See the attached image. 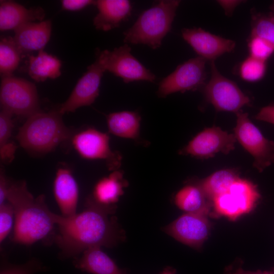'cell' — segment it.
Listing matches in <instances>:
<instances>
[{
	"mask_svg": "<svg viewBox=\"0 0 274 274\" xmlns=\"http://www.w3.org/2000/svg\"><path fill=\"white\" fill-rule=\"evenodd\" d=\"M182 36L198 56L211 62L226 53L231 52L235 46L233 41L211 33L201 28H183Z\"/></svg>",
	"mask_w": 274,
	"mask_h": 274,
	"instance_id": "15",
	"label": "cell"
},
{
	"mask_svg": "<svg viewBox=\"0 0 274 274\" xmlns=\"http://www.w3.org/2000/svg\"><path fill=\"white\" fill-rule=\"evenodd\" d=\"M235 114L234 134L236 141L253 157V166L262 172L274 163V142L263 135L250 120L247 113L240 110Z\"/></svg>",
	"mask_w": 274,
	"mask_h": 274,
	"instance_id": "6",
	"label": "cell"
},
{
	"mask_svg": "<svg viewBox=\"0 0 274 274\" xmlns=\"http://www.w3.org/2000/svg\"><path fill=\"white\" fill-rule=\"evenodd\" d=\"M13 114L2 110L0 113V147L9 142L14 126Z\"/></svg>",
	"mask_w": 274,
	"mask_h": 274,
	"instance_id": "32",
	"label": "cell"
},
{
	"mask_svg": "<svg viewBox=\"0 0 274 274\" xmlns=\"http://www.w3.org/2000/svg\"><path fill=\"white\" fill-rule=\"evenodd\" d=\"M180 2L160 1L143 11L132 26L124 32V42L146 45L153 49L160 47L171 29Z\"/></svg>",
	"mask_w": 274,
	"mask_h": 274,
	"instance_id": "4",
	"label": "cell"
},
{
	"mask_svg": "<svg viewBox=\"0 0 274 274\" xmlns=\"http://www.w3.org/2000/svg\"><path fill=\"white\" fill-rule=\"evenodd\" d=\"M45 12L40 7L27 9L12 1H1L0 30H16L21 26L36 20L41 21Z\"/></svg>",
	"mask_w": 274,
	"mask_h": 274,
	"instance_id": "19",
	"label": "cell"
},
{
	"mask_svg": "<svg viewBox=\"0 0 274 274\" xmlns=\"http://www.w3.org/2000/svg\"><path fill=\"white\" fill-rule=\"evenodd\" d=\"M141 118L136 112L123 111L110 113L107 116L109 131L124 139L140 141Z\"/></svg>",
	"mask_w": 274,
	"mask_h": 274,
	"instance_id": "22",
	"label": "cell"
},
{
	"mask_svg": "<svg viewBox=\"0 0 274 274\" xmlns=\"http://www.w3.org/2000/svg\"><path fill=\"white\" fill-rule=\"evenodd\" d=\"M14 39L3 38L0 42V73L3 77L12 76L17 68L21 57Z\"/></svg>",
	"mask_w": 274,
	"mask_h": 274,
	"instance_id": "26",
	"label": "cell"
},
{
	"mask_svg": "<svg viewBox=\"0 0 274 274\" xmlns=\"http://www.w3.org/2000/svg\"><path fill=\"white\" fill-rule=\"evenodd\" d=\"M53 193L60 215L67 218L77 213L79 187L68 168L60 167L57 169L53 182Z\"/></svg>",
	"mask_w": 274,
	"mask_h": 274,
	"instance_id": "16",
	"label": "cell"
},
{
	"mask_svg": "<svg viewBox=\"0 0 274 274\" xmlns=\"http://www.w3.org/2000/svg\"><path fill=\"white\" fill-rule=\"evenodd\" d=\"M10 185V181L7 178L2 169L0 173V205L7 200L8 192Z\"/></svg>",
	"mask_w": 274,
	"mask_h": 274,
	"instance_id": "36",
	"label": "cell"
},
{
	"mask_svg": "<svg viewBox=\"0 0 274 274\" xmlns=\"http://www.w3.org/2000/svg\"><path fill=\"white\" fill-rule=\"evenodd\" d=\"M176 205L188 213H198L208 216L211 203L198 185H188L184 186L176 194Z\"/></svg>",
	"mask_w": 274,
	"mask_h": 274,
	"instance_id": "23",
	"label": "cell"
},
{
	"mask_svg": "<svg viewBox=\"0 0 274 274\" xmlns=\"http://www.w3.org/2000/svg\"><path fill=\"white\" fill-rule=\"evenodd\" d=\"M75 267L92 274H127L99 247L88 248L74 258Z\"/></svg>",
	"mask_w": 274,
	"mask_h": 274,
	"instance_id": "20",
	"label": "cell"
},
{
	"mask_svg": "<svg viewBox=\"0 0 274 274\" xmlns=\"http://www.w3.org/2000/svg\"><path fill=\"white\" fill-rule=\"evenodd\" d=\"M98 13L93 22L95 28L110 30L120 26L131 14L132 7L127 0H98L95 2Z\"/></svg>",
	"mask_w": 274,
	"mask_h": 274,
	"instance_id": "18",
	"label": "cell"
},
{
	"mask_svg": "<svg viewBox=\"0 0 274 274\" xmlns=\"http://www.w3.org/2000/svg\"><path fill=\"white\" fill-rule=\"evenodd\" d=\"M62 115L58 111H40L28 117L16 135L20 146L29 153L43 154L72 139L73 131L64 124Z\"/></svg>",
	"mask_w": 274,
	"mask_h": 274,
	"instance_id": "3",
	"label": "cell"
},
{
	"mask_svg": "<svg viewBox=\"0 0 274 274\" xmlns=\"http://www.w3.org/2000/svg\"><path fill=\"white\" fill-rule=\"evenodd\" d=\"M7 201L13 207L14 224L11 241L31 245L54 236V213L48 208L45 197H35L24 181L10 182Z\"/></svg>",
	"mask_w": 274,
	"mask_h": 274,
	"instance_id": "2",
	"label": "cell"
},
{
	"mask_svg": "<svg viewBox=\"0 0 274 274\" xmlns=\"http://www.w3.org/2000/svg\"><path fill=\"white\" fill-rule=\"evenodd\" d=\"M266 71L265 61L250 56L241 63L238 70L241 78L250 82H257L261 80L265 76Z\"/></svg>",
	"mask_w": 274,
	"mask_h": 274,
	"instance_id": "28",
	"label": "cell"
},
{
	"mask_svg": "<svg viewBox=\"0 0 274 274\" xmlns=\"http://www.w3.org/2000/svg\"><path fill=\"white\" fill-rule=\"evenodd\" d=\"M17 146L13 143L8 142L0 147L1 160L4 162H10L14 157Z\"/></svg>",
	"mask_w": 274,
	"mask_h": 274,
	"instance_id": "35",
	"label": "cell"
},
{
	"mask_svg": "<svg viewBox=\"0 0 274 274\" xmlns=\"http://www.w3.org/2000/svg\"><path fill=\"white\" fill-rule=\"evenodd\" d=\"M51 27V21L47 20L29 22L15 30L13 39L21 54L43 50L50 40Z\"/></svg>",
	"mask_w": 274,
	"mask_h": 274,
	"instance_id": "17",
	"label": "cell"
},
{
	"mask_svg": "<svg viewBox=\"0 0 274 274\" xmlns=\"http://www.w3.org/2000/svg\"><path fill=\"white\" fill-rule=\"evenodd\" d=\"M208 216L186 213L163 228V231L180 242L200 249L209 235L210 223Z\"/></svg>",
	"mask_w": 274,
	"mask_h": 274,
	"instance_id": "13",
	"label": "cell"
},
{
	"mask_svg": "<svg viewBox=\"0 0 274 274\" xmlns=\"http://www.w3.org/2000/svg\"><path fill=\"white\" fill-rule=\"evenodd\" d=\"M95 2L91 0H63L61 3L63 10L76 11L81 10L88 5L95 4Z\"/></svg>",
	"mask_w": 274,
	"mask_h": 274,
	"instance_id": "33",
	"label": "cell"
},
{
	"mask_svg": "<svg viewBox=\"0 0 274 274\" xmlns=\"http://www.w3.org/2000/svg\"><path fill=\"white\" fill-rule=\"evenodd\" d=\"M248 46L250 56L263 61L266 62L274 53V46L258 36H250Z\"/></svg>",
	"mask_w": 274,
	"mask_h": 274,
	"instance_id": "29",
	"label": "cell"
},
{
	"mask_svg": "<svg viewBox=\"0 0 274 274\" xmlns=\"http://www.w3.org/2000/svg\"><path fill=\"white\" fill-rule=\"evenodd\" d=\"M71 139L74 149L81 157L104 160L112 171L119 169L122 156L119 152L112 150L107 133L88 128L74 134Z\"/></svg>",
	"mask_w": 274,
	"mask_h": 274,
	"instance_id": "10",
	"label": "cell"
},
{
	"mask_svg": "<svg viewBox=\"0 0 274 274\" xmlns=\"http://www.w3.org/2000/svg\"><path fill=\"white\" fill-rule=\"evenodd\" d=\"M255 118L258 120L274 125V105H270L262 108Z\"/></svg>",
	"mask_w": 274,
	"mask_h": 274,
	"instance_id": "34",
	"label": "cell"
},
{
	"mask_svg": "<svg viewBox=\"0 0 274 274\" xmlns=\"http://www.w3.org/2000/svg\"><path fill=\"white\" fill-rule=\"evenodd\" d=\"M218 4L222 7L226 15L230 16L235 8L243 2V1H218Z\"/></svg>",
	"mask_w": 274,
	"mask_h": 274,
	"instance_id": "37",
	"label": "cell"
},
{
	"mask_svg": "<svg viewBox=\"0 0 274 274\" xmlns=\"http://www.w3.org/2000/svg\"><path fill=\"white\" fill-rule=\"evenodd\" d=\"M61 66V61L58 58L42 50L36 56H29L27 72L32 79L43 82L59 77Z\"/></svg>",
	"mask_w": 274,
	"mask_h": 274,
	"instance_id": "24",
	"label": "cell"
},
{
	"mask_svg": "<svg viewBox=\"0 0 274 274\" xmlns=\"http://www.w3.org/2000/svg\"><path fill=\"white\" fill-rule=\"evenodd\" d=\"M260 197L254 184L238 178L226 192L215 198L212 203L217 214L234 220L252 210Z\"/></svg>",
	"mask_w": 274,
	"mask_h": 274,
	"instance_id": "8",
	"label": "cell"
},
{
	"mask_svg": "<svg viewBox=\"0 0 274 274\" xmlns=\"http://www.w3.org/2000/svg\"><path fill=\"white\" fill-rule=\"evenodd\" d=\"M250 36L262 38L274 46V18L269 14H253Z\"/></svg>",
	"mask_w": 274,
	"mask_h": 274,
	"instance_id": "27",
	"label": "cell"
},
{
	"mask_svg": "<svg viewBox=\"0 0 274 274\" xmlns=\"http://www.w3.org/2000/svg\"><path fill=\"white\" fill-rule=\"evenodd\" d=\"M206 61L198 56L179 65L160 82L157 91L158 96L165 97L175 92L194 91L204 86Z\"/></svg>",
	"mask_w": 274,
	"mask_h": 274,
	"instance_id": "11",
	"label": "cell"
},
{
	"mask_svg": "<svg viewBox=\"0 0 274 274\" xmlns=\"http://www.w3.org/2000/svg\"><path fill=\"white\" fill-rule=\"evenodd\" d=\"M236 173L232 169L218 170L203 180L198 185L209 201L226 192L238 178Z\"/></svg>",
	"mask_w": 274,
	"mask_h": 274,
	"instance_id": "25",
	"label": "cell"
},
{
	"mask_svg": "<svg viewBox=\"0 0 274 274\" xmlns=\"http://www.w3.org/2000/svg\"><path fill=\"white\" fill-rule=\"evenodd\" d=\"M128 185L123 172L119 169L115 170L96 182L91 196L101 205L116 206V203L123 194L124 189Z\"/></svg>",
	"mask_w": 274,
	"mask_h": 274,
	"instance_id": "21",
	"label": "cell"
},
{
	"mask_svg": "<svg viewBox=\"0 0 274 274\" xmlns=\"http://www.w3.org/2000/svg\"><path fill=\"white\" fill-rule=\"evenodd\" d=\"M42 268V263L38 259L33 258L21 264L6 265L1 268L0 274H34Z\"/></svg>",
	"mask_w": 274,
	"mask_h": 274,
	"instance_id": "31",
	"label": "cell"
},
{
	"mask_svg": "<svg viewBox=\"0 0 274 274\" xmlns=\"http://www.w3.org/2000/svg\"><path fill=\"white\" fill-rule=\"evenodd\" d=\"M211 76L204 86L206 100L219 111L236 113L250 104V99L237 84L218 71L215 61L211 62Z\"/></svg>",
	"mask_w": 274,
	"mask_h": 274,
	"instance_id": "9",
	"label": "cell"
},
{
	"mask_svg": "<svg viewBox=\"0 0 274 274\" xmlns=\"http://www.w3.org/2000/svg\"><path fill=\"white\" fill-rule=\"evenodd\" d=\"M0 101L2 110L27 118L41 111L35 85L12 76L2 77Z\"/></svg>",
	"mask_w": 274,
	"mask_h": 274,
	"instance_id": "5",
	"label": "cell"
},
{
	"mask_svg": "<svg viewBox=\"0 0 274 274\" xmlns=\"http://www.w3.org/2000/svg\"><path fill=\"white\" fill-rule=\"evenodd\" d=\"M14 224V213L12 206L8 201L0 205V243L9 235Z\"/></svg>",
	"mask_w": 274,
	"mask_h": 274,
	"instance_id": "30",
	"label": "cell"
},
{
	"mask_svg": "<svg viewBox=\"0 0 274 274\" xmlns=\"http://www.w3.org/2000/svg\"><path fill=\"white\" fill-rule=\"evenodd\" d=\"M105 72L96 60L88 66L68 98L60 107L59 113L63 115L74 112L80 107L92 104L99 95L101 79Z\"/></svg>",
	"mask_w": 274,
	"mask_h": 274,
	"instance_id": "14",
	"label": "cell"
},
{
	"mask_svg": "<svg viewBox=\"0 0 274 274\" xmlns=\"http://www.w3.org/2000/svg\"><path fill=\"white\" fill-rule=\"evenodd\" d=\"M161 274H175V270L170 267H167L164 269Z\"/></svg>",
	"mask_w": 274,
	"mask_h": 274,
	"instance_id": "39",
	"label": "cell"
},
{
	"mask_svg": "<svg viewBox=\"0 0 274 274\" xmlns=\"http://www.w3.org/2000/svg\"><path fill=\"white\" fill-rule=\"evenodd\" d=\"M130 51V47L125 44L112 51L97 52L96 60L105 71L121 78L125 83L138 81L153 82L155 75L135 58Z\"/></svg>",
	"mask_w": 274,
	"mask_h": 274,
	"instance_id": "7",
	"label": "cell"
},
{
	"mask_svg": "<svg viewBox=\"0 0 274 274\" xmlns=\"http://www.w3.org/2000/svg\"><path fill=\"white\" fill-rule=\"evenodd\" d=\"M232 274H273L272 271H261L258 270L256 271L245 270L241 267H238L236 269Z\"/></svg>",
	"mask_w": 274,
	"mask_h": 274,
	"instance_id": "38",
	"label": "cell"
},
{
	"mask_svg": "<svg viewBox=\"0 0 274 274\" xmlns=\"http://www.w3.org/2000/svg\"><path fill=\"white\" fill-rule=\"evenodd\" d=\"M269 14L274 18V3L270 7V12Z\"/></svg>",
	"mask_w": 274,
	"mask_h": 274,
	"instance_id": "40",
	"label": "cell"
},
{
	"mask_svg": "<svg viewBox=\"0 0 274 274\" xmlns=\"http://www.w3.org/2000/svg\"><path fill=\"white\" fill-rule=\"evenodd\" d=\"M116 206H106L88 197L83 210L71 217L54 213L57 227L53 241L64 258L78 257L94 247L111 248L125 239L124 230L114 215Z\"/></svg>",
	"mask_w": 274,
	"mask_h": 274,
	"instance_id": "1",
	"label": "cell"
},
{
	"mask_svg": "<svg viewBox=\"0 0 274 274\" xmlns=\"http://www.w3.org/2000/svg\"><path fill=\"white\" fill-rule=\"evenodd\" d=\"M236 141L234 133L213 126L197 133L179 153L200 159L213 157L218 153L228 154L234 149Z\"/></svg>",
	"mask_w": 274,
	"mask_h": 274,
	"instance_id": "12",
	"label": "cell"
}]
</instances>
